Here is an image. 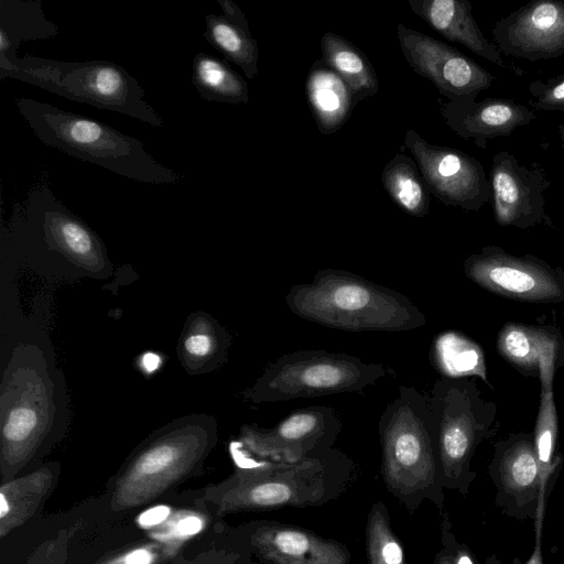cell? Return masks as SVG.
Instances as JSON below:
<instances>
[{
	"label": "cell",
	"mask_w": 564,
	"mask_h": 564,
	"mask_svg": "<svg viewBox=\"0 0 564 564\" xmlns=\"http://www.w3.org/2000/svg\"><path fill=\"white\" fill-rule=\"evenodd\" d=\"M545 517V508H540L538 511V516L534 520V528H535V540H534V547L532 551V554L528 558V561L524 564H544L543 563V553H542V529H543V521Z\"/></svg>",
	"instance_id": "cell-38"
},
{
	"label": "cell",
	"mask_w": 564,
	"mask_h": 564,
	"mask_svg": "<svg viewBox=\"0 0 564 564\" xmlns=\"http://www.w3.org/2000/svg\"><path fill=\"white\" fill-rule=\"evenodd\" d=\"M61 475V464L48 462L26 474L1 482L0 538L28 522L51 496Z\"/></svg>",
	"instance_id": "cell-22"
},
{
	"label": "cell",
	"mask_w": 564,
	"mask_h": 564,
	"mask_svg": "<svg viewBox=\"0 0 564 564\" xmlns=\"http://www.w3.org/2000/svg\"><path fill=\"white\" fill-rule=\"evenodd\" d=\"M285 304L300 318L348 332H406L427 323L406 295L344 269L318 270L288 291Z\"/></svg>",
	"instance_id": "cell-5"
},
{
	"label": "cell",
	"mask_w": 564,
	"mask_h": 564,
	"mask_svg": "<svg viewBox=\"0 0 564 564\" xmlns=\"http://www.w3.org/2000/svg\"><path fill=\"white\" fill-rule=\"evenodd\" d=\"M500 53L529 62L564 55V0H533L495 22Z\"/></svg>",
	"instance_id": "cell-18"
},
{
	"label": "cell",
	"mask_w": 564,
	"mask_h": 564,
	"mask_svg": "<svg viewBox=\"0 0 564 564\" xmlns=\"http://www.w3.org/2000/svg\"><path fill=\"white\" fill-rule=\"evenodd\" d=\"M488 177L490 203L499 226L529 229L543 225L555 229L546 209L551 178L540 162L521 164L510 152L499 151L492 156Z\"/></svg>",
	"instance_id": "cell-15"
},
{
	"label": "cell",
	"mask_w": 564,
	"mask_h": 564,
	"mask_svg": "<svg viewBox=\"0 0 564 564\" xmlns=\"http://www.w3.org/2000/svg\"><path fill=\"white\" fill-rule=\"evenodd\" d=\"M560 357H564L561 333L552 326L543 327L539 349L540 405L533 434L542 490L546 495H550L562 466V457L556 454L558 425L553 392L555 371L562 366Z\"/></svg>",
	"instance_id": "cell-20"
},
{
	"label": "cell",
	"mask_w": 564,
	"mask_h": 564,
	"mask_svg": "<svg viewBox=\"0 0 564 564\" xmlns=\"http://www.w3.org/2000/svg\"><path fill=\"white\" fill-rule=\"evenodd\" d=\"M542 332L543 327L508 323L499 330L497 350L521 373L539 377V349Z\"/></svg>",
	"instance_id": "cell-30"
},
{
	"label": "cell",
	"mask_w": 564,
	"mask_h": 564,
	"mask_svg": "<svg viewBox=\"0 0 564 564\" xmlns=\"http://www.w3.org/2000/svg\"><path fill=\"white\" fill-rule=\"evenodd\" d=\"M382 364L365 362L357 356L324 349H302L270 362L242 391L253 403H273L338 393H362L386 377Z\"/></svg>",
	"instance_id": "cell-10"
},
{
	"label": "cell",
	"mask_w": 564,
	"mask_h": 564,
	"mask_svg": "<svg viewBox=\"0 0 564 564\" xmlns=\"http://www.w3.org/2000/svg\"><path fill=\"white\" fill-rule=\"evenodd\" d=\"M381 182L389 197L404 213L416 218L429 214L431 193L413 158L397 152L384 165Z\"/></svg>",
	"instance_id": "cell-28"
},
{
	"label": "cell",
	"mask_w": 564,
	"mask_h": 564,
	"mask_svg": "<svg viewBox=\"0 0 564 564\" xmlns=\"http://www.w3.org/2000/svg\"><path fill=\"white\" fill-rule=\"evenodd\" d=\"M437 443L444 489L469 492L476 448L498 429L497 405L482 398L475 380L442 378L426 393Z\"/></svg>",
	"instance_id": "cell-9"
},
{
	"label": "cell",
	"mask_w": 564,
	"mask_h": 564,
	"mask_svg": "<svg viewBox=\"0 0 564 564\" xmlns=\"http://www.w3.org/2000/svg\"><path fill=\"white\" fill-rule=\"evenodd\" d=\"M230 344L229 333L218 321L204 312L193 313L178 340V359L191 375L210 372L227 360Z\"/></svg>",
	"instance_id": "cell-24"
},
{
	"label": "cell",
	"mask_w": 564,
	"mask_h": 564,
	"mask_svg": "<svg viewBox=\"0 0 564 564\" xmlns=\"http://www.w3.org/2000/svg\"><path fill=\"white\" fill-rule=\"evenodd\" d=\"M441 516V543L442 547L435 554L432 564H452L453 558V547L454 542L456 540L455 534L453 533V527L449 521L448 513L446 510Z\"/></svg>",
	"instance_id": "cell-37"
},
{
	"label": "cell",
	"mask_w": 564,
	"mask_h": 564,
	"mask_svg": "<svg viewBox=\"0 0 564 564\" xmlns=\"http://www.w3.org/2000/svg\"><path fill=\"white\" fill-rule=\"evenodd\" d=\"M80 528L76 522L58 530L32 551L25 564H67L72 541Z\"/></svg>",
	"instance_id": "cell-35"
},
{
	"label": "cell",
	"mask_w": 564,
	"mask_h": 564,
	"mask_svg": "<svg viewBox=\"0 0 564 564\" xmlns=\"http://www.w3.org/2000/svg\"><path fill=\"white\" fill-rule=\"evenodd\" d=\"M322 61L349 87L355 104L375 96L379 82L373 66L365 53L334 32L321 39Z\"/></svg>",
	"instance_id": "cell-27"
},
{
	"label": "cell",
	"mask_w": 564,
	"mask_h": 564,
	"mask_svg": "<svg viewBox=\"0 0 564 564\" xmlns=\"http://www.w3.org/2000/svg\"><path fill=\"white\" fill-rule=\"evenodd\" d=\"M341 426L333 408L311 405L296 409L272 427L243 424L232 444L258 458L293 462L334 448Z\"/></svg>",
	"instance_id": "cell-13"
},
{
	"label": "cell",
	"mask_w": 564,
	"mask_h": 564,
	"mask_svg": "<svg viewBox=\"0 0 564 564\" xmlns=\"http://www.w3.org/2000/svg\"><path fill=\"white\" fill-rule=\"evenodd\" d=\"M230 453L235 462L230 475L187 495L217 519L321 507L341 497L357 478L355 462L337 448L293 462L258 458L232 443Z\"/></svg>",
	"instance_id": "cell-1"
},
{
	"label": "cell",
	"mask_w": 564,
	"mask_h": 564,
	"mask_svg": "<svg viewBox=\"0 0 564 564\" xmlns=\"http://www.w3.org/2000/svg\"><path fill=\"white\" fill-rule=\"evenodd\" d=\"M530 105L542 111H564V73L536 79L528 87Z\"/></svg>",
	"instance_id": "cell-36"
},
{
	"label": "cell",
	"mask_w": 564,
	"mask_h": 564,
	"mask_svg": "<svg viewBox=\"0 0 564 564\" xmlns=\"http://www.w3.org/2000/svg\"><path fill=\"white\" fill-rule=\"evenodd\" d=\"M485 564H521V562L518 558H516L512 563H502L497 557V555L491 554L490 556L487 557V560L485 561Z\"/></svg>",
	"instance_id": "cell-40"
},
{
	"label": "cell",
	"mask_w": 564,
	"mask_h": 564,
	"mask_svg": "<svg viewBox=\"0 0 564 564\" xmlns=\"http://www.w3.org/2000/svg\"><path fill=\"white\" fill-rule=\"evenodd\" d=\"M305 93L317 129L323 134H333L348 120L356 106L347 84L322 59L310 68Z\"/></svg>",
	"instance_id": "cell-25"
},
{
	"label": "cell",
	"mask_w": 564,
	"mask_h": 564,
	"mask_svg": "<svg viewBox=\"0 0 564 564\" xmlns=\"http://www.w3.org/2000/svg\"><path fill=\"white\" fill-rule=\"evenodd\" d=\"M406 148L431 193L447 206L478 212L491 202L489 177L480 161L467 153L427 142L410 129L404 135Z\"/></svg>",
	"instance_id": "cell-14"
},
{
	"label": "cell",
	"mask_w": 564,
	"mask_h": 564,
	"mask_svg": "<svg viewBox=\"0 0 564 564\" xmlns=\"http://www.w3.org/2000/svg\"><path fill=\"white\" fill-rule=\"evenodd\" d=\"M15 106L42 143L73 158L147 184H175L183 178L159 163L141 140L107 123L28 97L15 98Z\"/></svg>",
	"instance_id": "cell-7"
},
{
	"label": "cell",
	"mask_w": 564,
	"mask_h": 564,
	"mask_svg": "<svg viewBox=\"0 0 564 564\" xmlns=\"http://www.w3.org/2000/svg\"><path fill=\"white\" fill-rule=\"evenodd\" d=\"M378 433L380 471L389 494L410 512L424 500L445 511L437 443L426 393L401 386L383 410Z\"/></svg>",
	"instance_id": "cell-6"
},
{
	"label": "cell",
	"mask_w": 564,
	"mask_h": 564,
	"mask_svg": "<svg viewBox=\"0 0 564 564\" xmlns=\"http://www.w3.org/2000/svg\"><path fill=\"white\" fill-rule=\"evenodd\" d=\"M221 533L228 544L260 564H355L346 544L278 520L224 524Z\"/></svg>",
	"instance_id": "cell-11"
},
{
	"label": "cell",
	"mask_w": 564,
	"mask_h": 564,
	"mask_svg": "<svg viewBox=\"0 0 564 564\" xmlns=\"http://www.w3.org/2000/svg\"><path fill=\"white\" fill-rule=\"evenodd\" d=\"M438 102L446 126L458 137L473 140L480 150L488 148L489 140L508 137L536 117L529 107L502 97Z\"/></svg>",
	"instance_id": "cell-19"
},
{
	"label": "cell",
	"mask_w": 564,
	"mask_h": 564,
	"mask_svg": "<svg viewBox=\"0 0 564 564\" xmlns=\"http://www.w3.org/2000/svg\"><path fill=\"white\" fill-rule=\"evenodd\" d=\"M464 273L481 289L510 300L536 304L564 301V270L530 253L516 256L486 246L465 259Z\"/></svg>",
	"instance_id": "cell-12"
},
{
	"label": "cell",
	"mask_w": 564,
	"mask_h": 564,
	"mask_svg": "<svg viewBox=\"0 0 564 564\" xmlns=\"http://www.w3.org/2000/svg\"><path fill=\"white\" fill-rule=\"evenodd\" d=\"M224 524L220 522L214 529L207 545H199L193 551L188 544L167 564H260L227 543L221 533Z\"/></svg>",
	"instance_id": "cell-34"
},
{
	"label": "cell",
	"mask_w": 564,
	"mask_h": 564,
	"mask_svg": "<svg viewBox=\"0 0 564 564\" xmlns=\"http://www.w3.org/2000/svg\"><path fill=\"white\" fill-rule=\"evenodd\" d=\"M223 14L205 17V40L221 53L227 62L239 66L248 79L258 74L259 47L252 37L248 20L232 0H217Z\"/></svg>",
	"instance_id": "cell-23"
},
{
	"label": "cell",
	"mask_w": 564,
	"mask_h": 564,
	"mask_svg": "<svg viewBox=\"0 0 564 564\" xmlns=\"http://www.w3.org/2000/svg\"><path fill=\"white\" fill-rule=\"evenodd\" d=\"M17 79L73 101L127 115L153 127L163 119L145 100L138 80L120 65L104 59L65 62L33 55L0 62V79Z\"/></svg>",
	"instance_id": "cell-8"
},
{
	"label": "cell",
	"mask_w": 564,
	"mask_h": 564,
	"mask_svg": "<svg viewBox=\"0 0 564 564\" xmlns=\"http://www.w3.org/2000/svg\"><path fill=\"white\" fill-rule=\"evenodd\" d=\"M437 362L443 372L451 378L478 376L488 383L482 350L459 334L447 333L440 338Z\"/></svg>",
	"instance_id": "cell-32"
},
{
	"label": "cell",
	"mask_w": 564,
	"mask_h": 564,
	"mask_svg": "<svg viewBox=\"0 0 564 564\" xmlns=\"http://www.w3.org/2000/svg\"><path fill=\"white\" fill-rule=\"evenodd\" d=\"M192 83L200 98L231 105L247 104V82L226 61L197 53L192 62Z\"/></svg>",
	"instance_id": "cell-29"
},
{
	"label": "cell",
	"mask_w": 564,
	"mask_h": 564,
	"mask_svg": "<svg viewBox=\"0 0 564 564\" xmlns=\"http://www.w3.org/2000/svg\"><path fill=\"white\" fill-rule=\"evenodd\" d=\"M488 473L495 505L509 518L534 521L539 508L546 507L533 433H512L496 442Z\"/></svg>",
	"instance_id": "cell-17"
},
{
	"label": "cell",
	"mask_w": 564,
	"mask_h": 564,
	"mask_svg": "<svg viewBox=\"0 0 564 564\" xmlns=\"http://www.w3.org/2000/svg\"><path fill=\"white\" fill-rule=\"evenodd\" d=\"M366 554L368 564H406L389 510L380 500L372 503L367 516Z\"/></svg>",
	"instance_id": "cell-31"
},
{
	"label": "cell",
	"mask_w": 564,
	"mask_h": 564,
	"mask_svg": "<svg viewBox=\"0 0 564 564\" xmlns=\"http://www.w3.org/2000/svg\"><path fill=\"white\" fill-rule=\"evenodd\" d=\"M58 32L47 20L41 0L0 1V62L17 57L22 41L52 39Z\"/></svg>",
	"instance_id": "cell-26"
},
{
	"label": "cell",
	"mask_w": 564,
	"mask_h": 564,
	"mask_svg": "<svg viewBox=\"0 0 564 564\" xmlns=\"http://www.w3.org/2000/svg\"><path fill=\"white\" fill-rule=\"evenodd\" d=\"M558 137L561 140V144L564 148V122L560 123L557 127Z\"/></svg>",
	"instance_id": "cell-41"
},
{
	"label": "cell",
	"mask_w": 564,
	"mask_h": 564,
	"mask_svg": "<svg viewBox=\"0 0 564 564\" xmlns=\"http://www.w3.org/2000/svg\"><path fill=\"white\" fill-rule=\"evenodd\" d=\"M397 37L413 72L431 80L448 101L476 99L496 79L455 47L401 23Z\"/></svg>",
	"instance_id": "cell-16"
},
{
	"label": "cell",
	"mask_w": 564,
	"mask_h": 564,
	"mask_svg": "<svg viewBox=\"0 0 564 564\" xmlns=\"http://www.w3.org/2000/svg\"><path fill=\"white\" fill-rule=\"evenodd\" d=\"M68 408L61 373L42 347L20 341L0 386V480L36 464L62 437Z\"/></svg>",
	"instance_id": "cell-2"
},
{
	"label": "cell",
	"mask_w": 564,
	"mask_h": 564,
	"mask_svg": "<svg viewBox=\"0 0 564 564\" xmlns=\"http://www.w3.org/2000/svg\"><path fill=\"white\" fill-rule=\"evenodd\" d=\"M218 440L214 416L191 414L154 431L128 456L109 486V508L149 505L203 468Z\"/></svg>",
	"instance_id": "cell-4"
},
{
	"label": "cell",
	"mask_w": 564,
	"mask_h": 564,
	"mask_svg": "<svg viewBox=\"0 0 564 564\" xmlns=\"http://www.w3.org/2000/svg\"><path fill=\"white\" fill-rule=\"evenodd\" d=\"M452 564H478L475 554L466 543L454 542Z\"/></svg>",
	"instance_id": "cell-39"
},
{
	"label": "cell",
	"mask_w": 564,
	"mask_h": 564,
	"mask_svg": "<svg viewBox=\"0 0 564 564\" xmlns=\"http://www.w3.org/2000/svg\"><path fill=\"white\" fill-rule=\"evenodd\" d=\"M2 249L46 273L105 279L111 273L107 248L98 234L68 209L47 181L36 182L2 223Z\"/></svg>",
	"instance_id": "cell-3"
},
{
	"label": "cell",
	"mask_w": 564,
	"mask_h": 564,
	"mask_svg": "<svg viewBox=\"0 0 564 564\" xmlns=\"http://www.w3.org/2000/svg\"><path fill=\"white\" fill-rule=\"evenodd\" d=\"M187 545L151 538L107 553L94 564H167Z\"/></svg>",
	"instance_id": "cell-33"
},
{
	"label": "cell",
	"mask_w": 564,
	"mask_h": 564,
	"mask_svg": "<svg viewBox=\"0 0 564 564\" xmlns=\"http://www.w3.org/2000/svg\"><path fill=\"white\" fill-rule=\"evenodd\" d=\"M413 13L446 40L465 46L498 67L505 63L500 51L481 32L467 0H408Z\"/></svg>",
	"instance_id": "cell-21"
}]
</instances>
